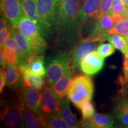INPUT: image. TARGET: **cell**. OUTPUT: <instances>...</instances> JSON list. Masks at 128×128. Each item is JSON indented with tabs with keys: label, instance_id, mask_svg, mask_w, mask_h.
I'll return each instance as SVG.
<instances>
[{
	"label": "cell",
	"instance_id": "6",
	"mask_svg": "<svg viewBox=\"0 0 128 128\" xmlns=\"http://www.w3.org/2000/svg\"><path fill=\"white\" fill-rule=\"evenodd\" d=\"M105 40L106 39L102 35L90 34L80 41L74 48L71 55V67L74 71H78L80 68L81 60Z\"/></svg>",
	"mask_w": 128,
	"mask_h": 128
},
{
	"label": "cell",
	"instance_id": "38",
	"mask_svg": "<svg viewBox=\"0 0 128 128\" xmlns=\"http://www.w3.org/2000/svg\"><path fill=\"white\" fill-rule=\"evenodd\" d=\"M123 1H124V4H126V6H127V7H128V0H122Z\"/></svg>",
	"mask_w": 128,
	"mask_h": 128
},
{
	"label": "cell",
	"instance_id": "11",
	"mask_svg": "<svg viewBox=\"0 0 128 128\" xmlns=\"http://www.w3.org/2000/svg\"><path fill=\"white\" fill-rule=\"evenodd\" d=\"M104 64V58L97 51H93L81 60L80 70L85 74L93 76L98 73Z\"/></svg>",
	"mask_w": 128,
	"mask_h": 128
},
{
	"label": "cell",
	"instance_id": "37",
	"mask_svg": "<svg viewBox=\"0 0 128 128\" xmlns=\"http://www.w3.org/2000/svg\"><path fill=\"white\" fill-rule=\"evenodd\" d=\"M125 18L128 19V7H127V9H126V14H125Z\"/></svg>",
	"mask_w": 128,
	"mask_h": 128
},
{
	"label": "cell",
	"instance_id": "34",
	"mask_svg": "<svg viewBox=\"0 0 128 128\" xmlns=\"http://www.w3.org/2000/svg\"><path fill=\"white\" fill-rule=\"evenodd\" d=\"M7 85L6 76H5V70L4 68H1L0 70V92H2L5 86Z\"/></svg>",
	"mask_w": 128,
	"mask_h": 128
},
{
	"label": "cell",
	"instance_id": "27",
	"mask_svg": "<svg viewBox=\"0 0 128 128\" xmlns=\"http://www.w3.org/2000/svg\"><path fill=\"white\" fill-rule=\"evenodd\" d=\"M110 34H121L124 36H128V19L124 18L122 20L114 25L109 31Z\"/></svg>",
	"mask_w": 128,
	"mask_h": 128
},
{
	"label": "cell",
	"instance_id": "10",
	"mask_svg": "<svg viewBox=\"0 0 128 128\" xmlns=\"http://www.w3.org/2000/svg\"><path fill=\"white\" fill-rule=\"evenodd\" d=\"M44 62V55L33 53L26 59L24 63L19 64V66L22 73H32L44 77L46 74Z\"/></svg>",
	"mask_w": 128,
	"mask_h": 128
},
{
	"label": "cell",
	"instance_id": "16",
	"mask_svg": "<svg viewBox=\"0 0 128 128\" xmlns=\"http://www.w3.org/2000/svg\"><path fill=\"white\" fill-rule=\"evenodd\" d=\"M101 0H86L83 2L80 12L79 18L82 22L90 19L97 18L100 11Z\"/></svg>",
	"mask_w": 128,
	"mask_h": 128
},
{
	"label": "cell",
	"instance_id": "5",
	"mask_svg": "<svg viewBox=\"0 0 128 128\" xmlns=\"http://www.w3.org/2000/svg\"><path fill=\"white\" fill-rule=\"evenodd\" d=\"M20 31L28 38L33 53L43 55L47 44L42 33L39 25L29 17L24 16L18 25Z\"/></svg>",
	"mask_w": 128,
	"mask_h": 128
},
{
	"label": "cell",
	"instance_id": "12",
	"mask_svg": "<svg viewBox=\"0 0 128 128\" xmlns=\"http://www.w3.org/2000/svg\"><path fill=\"white\" fill-rule=\"evenodd\" d=\"M114 124V118L112 115L96 113L90 119L80 121V128H111Z\"/></svg>",
	"mask_w": 128,
	"mask_h": 128
},
{
	"label": "cell",
	"instance_id": "35",
	"mask_svg": "<svg viewBox=\"0 0 128 128\" xmlns=\"http://www.w3.org/2000/svg\"><path fill=\"white\" fill-rule=\"evenodd\" d=\"M7 20L8 19L4 16L1 14V21H0V30H2L7 26Z\"/></svg>",
	"mask_w": 128,
	"mask_h": 128
},
{
	"label": "cell",
	"instance_id": "21",
	"mask_svg": "<svg viewBox=\"0 0 128 128\" xmlns=\"http://www.w3.org/2000/svg\"><path fill=\"white\" fill-rule=\"evenodd\" d=\"M25 16L39 25V17L38 13L37 0H20Z\"/></svg>",
	"mask_w": 128,
	"mask_h": 128
},
{
	"label": "cell",
	"instance_id": "19",
	"mask_svg": "<svg viewBox=\"0 0 128 128\" xmlns=\"http://www.w3.org/2000/svg\"><path fill=\"white\" fill-rule=\"evenodd\" d=\"M58 115L61 117L70 128H80V122L72 112L68 97H65L62 100L61 108Z\"/></svg>",
	"mask_w": 128,
	"mask_h": 128
},
{
	"label": "cell",
	"instance_id": "40",
	"mask_svg": "<svg viewBox=\"0 0 128 128\" xmlns=\"http://www.w3.org/2000/svg\"><path fill=\"white\" fill-rule=\"evenodd\" d=\"M86 1V0H82V1H83V2H84V1Z\"/></svg>",
	"mask_w": 128,
	"mask_h": 128
},
{
	"label": "cell",
	"instance_id": "22",
	"mask_svg": "<svg viewBox=\"0 0 128 128\" xmlns=\"http://www.w3.org/2000/svg\"><path fill=\"white\" fill-rule=\"evenodd\" d=\"M23 84L29 87L42 91L46 87V81L42 76L29 72L23 73Z\"/></svg>",
	"mask_w": 128,
	"mask_h": 128
},
{
	"label": "cell",
	"instance_id": "26",
	"mask_svg": "<svg viewBox=\"0 0 128 128\" xmlns=\"http://www.w3.org/2000/svg\"><path fill=\"white\" fill-rule=\"evenodd\" d=\"M78 108L81 110L82 119H88L95 114V108L91 100L82 103Z\"/></svg>",
	"mask_w": 128,
	"mask_h": 128
},
{
	"label": "cell",
	"instance_id": "31",
	"mask_svg": "<svg viewBox=\"0 0 128 128\" xmlns=\"http://www.w3.org/2000/svg\"><path fill=\"white\" fill-rule=\"evenodd\" d=\"M124 76L120 78V83L122 86H124L128 83V50L124 54V65H123Z\"/></svg>",
	"mask_w": 128,
	"mask_h": 128
},
{
	"label": "cell",
	"instance_id": "18",
	"mask_svg": "<svg viewBox=\"0 0 128 128\" xmlns=\"http://www.w3.org/2000/svg\"><path fill=\"white\" fill-rule=\"evenodd\" d=\"M115 24L116 23L113 20V17L108 12L97 20V23L90 34H100L107 40L108 37L109 36V31Z\"/></svg>",
	"mask_w": 128,
	"mask_h": 128
},
{
	"label": "cell",
	"instance_id": "29",
	"mask_svg": "<svg viewBox=\"0 0 128 128\" xmlns=\"http://www.w3.org/2000/svg\"><path fill=\"white\" fill-rule=\"evenodd\" d=\"M126 9L127 6L122 0H113L110 10L114 13L120 14L125 18Z\"/></svg>",
	"mask_w": 128,
	"mask_h": 128
},
{
	"label": "cell",
	"instance_id": "7",
	"mask_svg": "<svg viewBox=\"0 0 128 128\" xmlns=\"http://www.w3.org/2000/svg\"><path fill=\"white\" fill-rule=\"evenodd\" d=\"M17 97L24 103L26 107L39 112L42 103V91L22 84L16 90Z\"/></svg>",
	"mask_w": 128,
	"mask_h": 128
},
{
	"label": "cell",
	"instance_id": "8",
	"mask_svg": "<svg viewBox=\"0 0 128 128\" xmlns=\"http://www.w3.org/2000/svg\"><path fill=\"white\" fill-rule=\"evenodd\" d=\"M42 96L40 113L47 116L58 114L63 100L59 98L52 88L49 86L45 87L42 90Z\"/></svg>",
	"mask_w": 128,
	"mask_h": 128
},
{
	"label": "cell",
	"instance_id": "36",
	"mask_svg": "<svg viewBox=\"0 0 128 128\" xmlns=\"http://www.w3.org/2000/svg\"><path fill=\"white\" fill-rule=\"evenodd\" d=\"M0 64H1V66L2 68H6V59H5V56L4 54V52L2 49H1V51H0Z\"/></svg>",
	"mask_w": 128,
	"mask_h": 128
},
{
	"label": "cell",
	"instance_id": "30",
	"mask_svg": "<svg viewBox=\"0 0 128 128\" xmlns=\"http://www.w3.org/2000/svg\"><path fill=\"white\" fill-rule=\"evenodd\" d=\"M97 51L104 58L110 56L115 52V47L110 44H101L97 48Z\"/></svg>",
	"mask_w": 128,
	"mask_h": 128
},
{
	"label": "cell",
	"instance_id": "33",
	"mask_svg": "<svg viewBox=\"0 0 128 128\" xmlns=\"http://www.w3.org/2000/svg\"><path fill=\"white\" fill-rule=\"evenodd\" d=\"M0 45L2 48L6 42V41L12 36L11 32V25H9L2 30H0Z\"/></svg>",
	"mask_w": 128,
	"mask_h": 128
},
{
	"label": "cell",
	"instance_id": "2",
	"mask_svg": "<svg viewBox=\"0 0 128 128\" xmlns=\"http://www.w3.org/2000/svg\"><path fill=\"white\" fill-rule=\"evenodd\" d=\"M94 94L92 78L87 74H78L72 80L67 97L78 108L82 103L92 100Z\"/></svg>",
	"mask_w": 128,
	"mask_h": 128
},
{
	"label": "cell",
	"instance_id": "32",
	"mask_svg": "<svg viewBox=\"0 0 128 128\" xmlns=\"http://www.w3.org/2000/svg\"><path fill=\"white\" fill-rule=\"evenodd\" d=\"M113 0H101V7L100 11L97 19L100 18L106 14L108 13L111 8V6Z\"/></svg>",
	"mask_w": 128,
	"mask_h": 128
},
{
	"label": "cell",
	"instance_id": "23",
	"mask_svg": "<svg viewBox=\"0 0 128 128\" xmlns=\"http://www.w3.org/2000/svg\"><path fill=\"white\" fill-rule=\"evenodd\" d=\"M107 40L124 55L128 50V36L118 34H110L107 38Z\"/></svg>",
	"mask_w": 128,
	"mask_h": 128
},
{
	"label": "cell",
	"instance_id": "14",
	"mask_svg": "<svg viewBox=\"0 0 128 128\" xmlns=\"http://www.w3.org/2000/svg\"><path fill=\"white\" fill-rule=\"evenodd\" d=\"M24 124L28 128H47V116L26 108L24 112Z\"/></svg>",
	"mask_w": 128,
	"mask_h": 128
},
{
	"label": "cell",
	"instance_id": "13",
	"mask_svg": "<svg viewBox=\"0 0 128 128\" xmlns=\"http://www.w3.org/2000/svg\"><path fill=\"white\" fill-rule=\"evenodd\" d=\"M126 87H123L120 92V96L114 108L116 118L121 124L128 128V96Z\"/></svg>",
	"mask_w": 128,
	"mask_h": 128
},
{
	"label": "cell",
	"instance_id": "39",
	"mask_svg": "<svg viewBox=\"0 0 128 128\" xmlns=\"http://www.w3.org/2000/svg\"><path fill=\"white\" fill-rule=\"evenodd\" d=\"M56 1H59V2H62V0H56Z\"/></svg>",
	"mask_w": 128,
	"mask_h": 128
},
{
	"label": "cell",
	"instance_id": "9",
	"mask_svg": "<svg viewBox=\"0 0 128 128\" xmlns=\"http://www.w3.org/2000/svg\"><path fill=\"white\" fill-rule=\"evenodd\" d=\"M1 11L2 15L17 27L25 16L20 0H1Z\"/></svg>",
	"mask_w": 128,
	"mask_h": 128
},
{
	"label": "cell",
	"instance_id": "20",
	"mask_svg": "<svg viewBox=\"0 0 128 128\" xmlns=\"http://www.w3.org/2000/svg\"><path fill=\"white\" fill-rule=\"evenodd\" d=\"M11 32L12 36L13 37L14 39L17 41L23 50L26 55L27 57H28L33 53L32 47L28 42V38L24 36V34L20 31L18 27L15 26L12 24L11 25Z\"/></svg>",
	"mask_w": 128,
	"mask_h": 128
},
{
	"label": "cell",
	"instance_id": "1",
	"mask_svg": "<svg viewBox=\"0 0 128 128\" xmlns=\"http://www.w3.org/2000/svg\"><path fill=\"white\" fill-rule=\"evenodd\" d=\"M37 8L42 33L44 38H49L60 24L61 2L56 0H37Z\"/></svg>",
	"mask_w": 128,
	"mask_h": 128
},
{
	"label": "cell",
	"instance_id": "3",
	"mask_svg": "<svg viewBox=\"0 0 128 128\" xmlns=\"http://www.w3.org/2000/svg\"><path fill=\"white\" fill-rule=\"evenodd\" d=\"M45 63L46 82L52 86L71 68V56L62 52L48 57Z\"/></svg>",
	"mask_w": 128,
	"mask_h": 128
},
{
	"label": "cell",
	"instance_id": "17",
	"mask_svg": "<svg viewBox=\"0 0 128 128\" xmlns=\"http://www.w3.org/2000/svg\"><path fill=\"white\" fill-rule=\"evenodd\" d=\"M74 72V69L71 66L66 74L52 86L53 90L61 100L66 97L67 92L73 78Z\"/></svg>",
	"mask_w": 128,
	"mask_h": 128
},
{
	"label": "cell",
	"instance_id": "15",
	"mask_svg": "<svg viewBox=\"0 0 128 128\" xmlns=\"http://www.w3.org/2000/svg\"><path fill=\"white\" fill-rule=\"evenodd\" d=\"M7 86L16 90L23 83V76L19 65H7L5 70Z\"/></svg>",
	"mask_w": 128,
	"mask_h": 128
},
{
	"label": "cell",
	"instance_id": "28",
	"mask_svg": "<svg viewBox=\"0 0 128 128\" xmlns=\"http://www.w3.org/2000/svg\"><path fill=\"white\" fill-rule=\"evenodd\" d=\"M1 49L4 52L7 65H10V64L19 65L18 56L13 50L4 46L1 48Z\"/></svg>",
	"mask_w": 128,
	"mask_h": 128
},
{
	"label": "cell",
	"instance_id": "24",
	"mask_svg": "<svg viewBox=\"0 0 128 128\" xmlns=\"http://www.w3.org/2000/svg\"><path fill=\"white\" fill-rule=\"evenodd\" d=\"M4 46L10 48L17 54V56H18L19 64H23L24 63L25 60H26L28 57L13 37L12 36L10 37L6 41Z\"/></svg>",
	"mask_w": 128,
	"mask_h": 128
},
{
	"label": "cell",
	"instance_id": "25",
	"mask_svg": "<svg viewBox=\"0 0 128 128\" xmlns=\"http://www.w3.org/2000/svg\"><path fill=\"white\" fill-rule=\"evenodd\" d=\"M47 116V115H46ZM48 126L49 128H70L65 121L58 114L47 116Z\"/></svg>",
	"mask_w": 128,
	"mask_h": 128
},
{
	"label": "cell",
	"instance_id": "4",
	"mask_svg": "<svg viewBox=\"0 0 128 128\" xmlns=\"http://www.w3.org/2000/svg\"><path fill=\"white\" fill-rule=\"evenodd\" d=\"M26 108L18 97L4 101L1 112V120L6 127H24V112Z\"/></svg>",
	"mask_w": 128,
	"mask_h": 128
}]
</instances>
